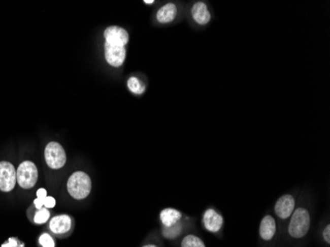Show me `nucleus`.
I'll return each mask as SVG.
<instances>
[{"instance_id":"f257e3e1","label":"nucleus","mask_w":330,"mask_h":247,"mask_svg":"<svg viewBox=\"0 0 330 247\" xmlns=\"http://www.w3.org/2000/svg\"><path fill=\"white\" fill-rule=\"evenodd\" d=\"M68 190L70 195L76 200L85 199L91 191L90 177L82 171L74 172L69 179Z\"/></svg>"},{"instance_id":"f03ea898","label":"nucleus","mask_w":330,"mask_h":247,"mask_svg":"<svg viewBox=\"0 0 330 247\" xmlns=\"http://www.w3.org/2000/svg\"><path fill=\"white\" fill-rule=\"evenodd\" d=\"M310 224L311 218L309 212L304 208L296 209L291 219L289 233L294 238H302L310 230Z\"/></svg>"},{"instance_id":"7ed1b4c3","label":"nucleus","mask_w":330,"mask_h":247,"mask_svg":"<svg viewBox=\"0 0 330 247\" xmlns=\"http://www.w3.org/2000/svg\"><path fill=\"white\" fill-rule=\"evenodd\" d=\"M16 179L20 187L30 189L37 183L38 169L32 161H23L16 171Z\"/></svg>"},{"instance_id":"20e7f679","label":"nucleus","mask_w":330,"mask_h":247,"mask_svg":"<svg viewBox=\"0 0 330 247\" xmlns=\"http://www.w3.org/2000/svg\"><path fill=\"white\" fill-rule=\"evenodd\" d=\"M45 159L49 167L52 169H59L65 164L67 156L63 147L59 143L52 141L46 146Z\"/></svg>"},{"instance_id":"39448f33","label":"nucleus","mask_w":330,"mask_h":247,"mask_svg":"<svg viewBox=\"0 0 330 247\" xmlns=\"http://www.w3.org/2000/svg\"><path fill=\"white\" fill-rule=\"evenodd\" d=\"M16 181V169L13 164L7 161H0V191H12Z\"/></svg>"},{"instance_id":"423d86ee","label":"nucleus","mask_w":330,"mask_h":247,"mask_svg":"<svg viewBox=\"0 0 330 247\" xmlns=\"http://www.w3.org/2000/svg\"><path fill=\"white\" fill-rule=\"evenodd\" d=\"M105 44L110 46L126 47L128 43V32L118 26H110L104 31Z\"/></svg>"},{"instance_id":"0eeeda50","label":"nucleus","mask_w":330,"mask_h":247,"mask_svg":"<svg viewBox=\"0 0 330 247\" xmlns=\"http://www.w3.org/2000/svg\"><path fill=\"white\" fill-rule=\"evenodd\" d=\"M126 54V47L110 46L108 44H105V58L111 67H121L125 61Z\"/></svg>"},{"instance_id":"6e6552de","label":"nucleus","mask_w":330,"mask_h":247,"mask_svg":"<svg viewBox=\"0 0 330 247\" xmlns=\"http://www.w3.org/2000/svg\"><path fill=\"white\" fill-rule=\"evenodd\" d=\"M294 209V199L291 195H284L282 196L276 203L275 212L276 214L282 219H288L291 217Z\"/></svg>"},{"instance_id":"1a4fd4ad","label":"nucleus","mask_w":330,"mask_h":247,"mask_svg":"<svg viewBox=\"0 0 330 247\" xmlns=\"http://www.w3.org/2000/svg\"><path fill=\"white\" fill-rule=\"evenodd\" d=\"M203 223L206 230L211 232H218L221 229L223 220L222 217L216 212L214 209H209L204 213Z\"/></svg>"},{"instance_id":"9d476101","label":"nucleus","mask_w":330,"mask_h":247,"mask_svg":"<svg viewBox=\"0 0 330 247\" xmlns=\"http://www.w3.org/2000/svg\"><path fill=\"white\" fill-rule=\"evenodd\" d=\"M193 19L199 25H207L211 21V13L204 2H196L191 10Z\"/></svg>"},{"instance_id":"9b49d317","label":"nucleus","mask_w":330,"mask_h":247,"mask_svg":"<svg viewBox=\"0 0 330 247\" xmlns=\"http://www.w3.org/2000/svg\"><path fill=\"white\" fill-rule=\"evenodd\" d=\"M72 228V220L67 214L55 217L50 223V229L56 234L65 233Z\"/></svg>"},{"instance_id":"f8f14e48","label":"nucleus","mask_w":330,"mask_h":247,"mask_svg":"<svg viewBox=\"0 0 330 247\" xmlns=\"http://www.w3.org/2000/svg\"><path fill=\"white\" fill-rule=\"evenodd\" d=\"M276 232V222L275 220L270 217L266 215L263 218V220L260 223V228H259V233L260 236L264 240H270L273 238L275 235Z\"/></svg>"},{"instance_id":"ddd939ff","label":"nucleus","mask_w":330,"mask_h":247,"mask_svg":"<svg viewBox=\"0 0 330 247\" xmlns=\"http://www.w3.org/2000/svg\"><path fill=\"white\" fill-rule=\"evenodd\" d=\"M177 15V7L173 3H167L163 5L157 12L156 18L160 23H170Z\"/></svg>"},{"instance_id":"4468645a","label":"nucleus","mask_w":330,"mask_h":247,"mask_svg":"<svg viewBox=\"0 0 330 247\" xmlns=\"http://www.w3.org/2000/svg\"><path fill=\"white\" fill-rule=\"evenodd\" d=\"M181 219V212H178L175 209L167 208L160 212V220L165 228H170Z\"/></svg>"},{"instance_id":"2eb2a0df","label":"nucleus","mask_w":330,"mask_h":247,"mask_svg":"<svg viewBox=\"0 0 330 247\" xmlns=\"http://www.w3.org/2000/svg\"><path fill=\"white\" fill-rule=\"evenodd\" d=\"M127 85L129 91L135 94H143L145 92V85L142 83V81L139 78L135 76L128 78Z\"/></svg>"},{"instance_id":"dca6fc26","label":"nucleus","mask_w":330,"mask_h":247,"mask_svg":"<svg viewBox=\"0 0 330 247\" xmlns=\"http://www.w3.org/2000/svg\"><path fill=\"white\" fill-rule=\"evenodd\" d=\"M182 247H206L203 240L195 235H187L184 237L181 243Z\"/></svg>"},{"instance_id":"f3484780","label":"nucleus","mask_w":330,"mask_h":247,"mask_svg":"<svg viewBox=\"0 0 330 247\" xmlns=\"http://www.w3.org/2000/svg\"><path fill=\"white\" fill-rule=\"evenodd\" d=\"M50 218V212L48 211V209H41L38 211L37 213L35 214V218H34V222L38 224V225H41V224H45Z\"/></svg>"},{"instance_id":"a211bd4d","label":"nucleus","mask_w":330,"mask_h":247,"mask_svg":"<svg viewBox=\"0 0 330 247\" xmlns=\"http://www.w3.org/2000/svg\"><path fill=\"white\" fill-rule=\"evenodd\" d=\"M180 230H181V227L178 226V225H174L170 228H166V230H164V236L165 237H168V238H173V237H176L180 234Z\"/></svg>"},{"instance_id":"6ab92c4d","label":"nucleus","mask_w":330,"mask_h":247,"mask_svg":"<svg viewBox=\"0 0 330 247\" xmlns=\"http://www.w3.org/2000/svg\"><path fill=\"white\" fill-rule=\"evenodd\" d=\"M41 245L43 247H55V241L52 238V236L48 233H44L40 236L39 239Z\"/></svg>"},{"instance_id":"aec40b11","label":"nucleus","mask_w":330,"mask_h":247,"mask_svg":"<svg viewBox=\"0 0 330 247\" xmlns=\"http://www.w3.org/2000/svg\"><path fill=\"white\" fill-rule=\"evenodd\" d=\"M44 206L47 208V209H51V208H54L55 206V200L53 198V197H47L44 201Z\"/></svg>"},{"instance_id":"412c9836","label":"nucleus","mask_w":330,"mask_h":247,"mask_svg":"<svg viewBox=\"0 0 330 247\" xmlns=\"http://www.w3.org/2000/svg\"><path fill=\"white\" fill-rule=\"evenodd\" d=\"M38 199L45 200L47 198V191L45 189H39L37 191Z\"/></svg>"},{"instance_id":"4be33fe9","label":"nucleus","mask_w":330,"mask_h":247,"mask_svg":"<svg viewBox=\"0 0 330 247\" xmlns=\"http://www.w3.org/2000/svg\"><path fill=\"white\" fill-rule=\"evenodd\" d=\"M323 237L326 240V242H330V226H327L323 231Z\"/></svg>"},{"instance_id":"5701e85b","label":"nucleus","mask_w":330,"mask_h":247,"mask_svg":"<svg viewBox=\"0 0 330 247\" xmlns=\"http://www.w3.org/2000/svg\"><path fill=\"white\" fill-rule=\"evenodd\" d=\"M44 201H45V200H41V199H38V198L35 200V201H34V204H35V206H36V208H37L38 210L43 209Z\"/></svg>"},{"instance_id":"b1692460","label":"nucleus","mask_w":330,"mask_h":247,"mask_svg":"<svg viewBox=\"0 0 330 247\" xmlns=\"http://www.w3.org/2000/svg\"><path fill=\"white\" fill-rule=\"evenodd\" d=\"M154 1L153 0H145V3H147V4H152Z\"/></svg>"},{"instance_id":"393cba45","label":"nucleus","mask_w":330,"mask_h":247,"mask_svg":"<svg viewBox=\"0 0 330 247\" xmlns=\"http://www.w3.org/2000/svg\"><path fill=\"white\" fill-rule=\"evenodd\" d=\"M144 247H157V246H155V245H146V246H144Z\"/></svg>"}]
</instances>
